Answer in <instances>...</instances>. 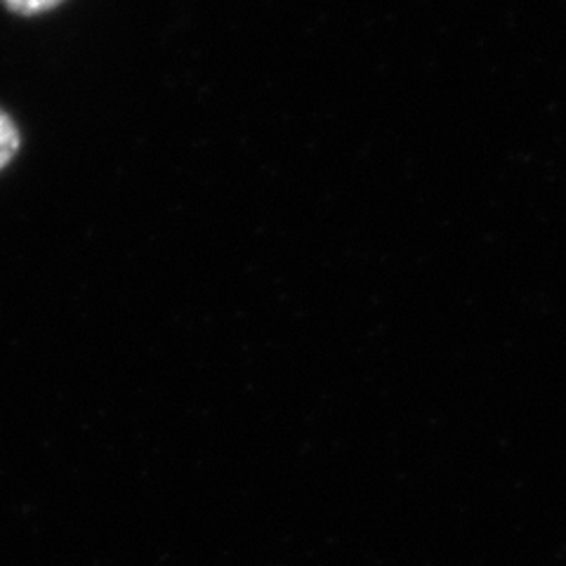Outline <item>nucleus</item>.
Here are the masks:
<instances>
[{"mask_svg":"<svg viewBox=\"0 0 566 566\" xmlns=\"http://www.w3.org/2000/svg\"><path fill=\"white\" fill-rule=\"evenodd\" d=\"M17 149H20V133H17L12 118L0 109V168H6L12 161Z\"/></svg>","mask_w":566,"mask_h":566,"instance_id":"obj_1","label":"nucleus"},{"mask_svg":"<svg viewBox=\"0 0 566 566\" xmlns=\"http://www.w3.org/2000/svg\"><path fill=\"white\" fill-rule=\"evenodd\" d=\"M0 3L17 14L31 17V14H41V12L57 8L62 0H0Z\"/></svg>","mask_w":566,"mask_h":566,"instance_id":"obj_2","label":"nucleus"}]
</instances>
